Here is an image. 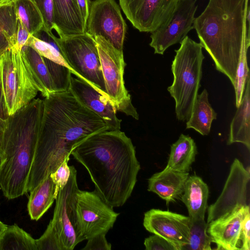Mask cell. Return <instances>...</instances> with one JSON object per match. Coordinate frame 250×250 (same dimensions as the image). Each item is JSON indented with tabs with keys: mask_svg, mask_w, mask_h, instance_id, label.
<instances>
[{
	"mask_svg": "<svg viewBox=\"0 0 250 250\" xmlns=\"http://www.w3.org/2000/svg\"><path fill=\"white\" fill-rule=\"evenodd\" d=\"M190 223L189 216L154 208L145 213L143 220L146 230L166 239L176 250L188 244Z\"/></svg>",
	"mask_w": 250,
	"mask_h": 250,
	"instance_id": "obj_15",
	"label": "cell"
},
{
	"mask_svg": "<svg viewBox=\"0 0 250 250\" xmlns=\"http://www.w3.org/2000/svg\"><path fill=\"white\" fill-rule=\"evenodd\" d=\"M43 58L52 82L54 91H68L72 74L71 70L64 65Z\"/></svg>",
	"mask_w": 250,
	"mask_h": 250,
	"instance_id": "obj_30",
	"label": "cell"
},
{
	"mask_svg": "<svg viewBox=\"0 0 250 250\" xmlns=\"http://www.w3.org/2000/svg\"><path fill=\"white\" fill-rule=\"evenodd\" d=\"M250 207L246 212L241 229L240 250H250Z\"/></svg>",
	"mask_w": 250,
	"mask_h": 250,
	"instance_id": "obj_36",
	"label": "cell"
},
{
	"mask_svg": "<svg viewBox=\"0 0 250 250\" xmlns=\"http://www.w3.org/2000/svg\"><path fill=\"white\" fill-rule=\"evenodd\" d=\"M43 100L34 99L6 120L0 170V188L13 199L27 193V179L35 155L43 112Z\"/></svg>",
	"mask_w": 250,
	"mask_h": 250,
	"instance_id": "obj_4",
	"label": "cell"
},
{
	"mask_svg": "<svg viewBox=\"0 0 250 250\" xmlns=\"http://www.w3.org/2000/svg\"><path fill=\"white\" fill-rule=\"evenodd\" d=\"M179 0H119L133 26L141 32L152 33L169 19Z\"/></svg>",
	"mask_w": 250,
	"mask_h": 250,
	"instance_id": "obj_14",
	"label": "cell"
},
{
	"mask_svg": "<svg viewBox=\"0 0 250 250\" xmlns=\"http://www.w3.org/2000/svg\"><path fill=\"white\" fill-rule=\"evenodd\" d=\"M208 195V186L202 179L196 175L189 176L180 200L186 205L191 219H204Z\"/></svg>",
	"mask_w": 250,
	"mask_h": 250,
	"instance_id": "obj_20",
	"label": "cell"
},
{
	"mask_svg": "<svg viewBox=\"0 0 250 250\" xmlns=\"http://www.w3.org/2000/svg\"><path fill=\"white\" fill-rule=\"evenodd\" d=\"M54 39L73 74L108 98L95 38L85 32Z\"/></svg>",
	"mask_w": 250,
	"mask_h": 250,
	"instance_id": "obj_6",
	"label": "cell"
},
{
	"mask_svg": "<svg viewBox=\"0 0 250 250\" xmlns=\"http://www.w3.org/2000/svg\"><path fill=\"white\" fill-rule=\"evenodd\" d=\"M6 126V120H3L0 117V152L2 153V144L4 133Z\"/></svg>",
	"mask_w": 250,
	"mask_h": 250,
	"instance_id": "obj_41",
	"label": "cell"
},
{
	"mask_svg": "<svg viewBox=\"0 0 250 250\" xmlns=\"http://www.w3.org/2000/svg\"><path fill=\"white\" fill-rule=\"evenodd\" d=\"M43 112L26 189L30 192L66 159L74 146L88 137L109 130L104 121L81 104L68 90L49 93Z\"/></svg>",
	"mask_w": 250,
	"mask_h": 250,
	"instance_id": "obj_1",
	"label": "cell"
},
{
	"mask_svg": "<svg viewBox=\"0 0 250 250\" xmlns=\"http://www.w3.org/2000/svg\"><path fill=\"white\" fill-rule=\"evenodd\" d=\"M240 143L250 150V75L240 105L230 125L227 144Z\"/></svg>",
	"mask_w": 250,
	"mask_h": 250,
	"instance_id": "obj_21",
	"label": "cell"
},
{
	"mask_svg": "<svg viewBox=\"0 0 250 250\" xmlns=\"http://www.w3.org/2000/svg\"><path fill=\"white\" fill-rule=\"evenodd\" d=\"M208 96L206 89L197 95L190 116L186 123V128H192L202 135L209 134L212 122L217 118V113L208 102Z\"/></svg>",
	"mask_w": 250,
	"mask_h": 250,
	"instance_id": "obj_24",
	"label": "cell"
},
{
	"mask_svg": "<svg viewBox=\"0 0 250 250\" xmlns=\"http://www.w3.org/2000/svg\"><path fill=\"white\" fill-rule=\"evenodd\" d=\"M77 1L81 14L86 25L91 2L90 0H77Z\"/></svg>",
	"mask_w": 250,
	"mask_h": 250,
	"instance_id": "obj_40",
	"label": "cell"
},
{
	"mask_svg": "<svg viewBox=\"0 0 250 250\" xmlns=\"http://www.w3.org/2000/svg\"><path fill=\"white\" fill-rule=\"evenodd\" d=\"M249 168L237 159L232 163L223 190L216 201L208 207L207 223L248 204Z\"/></svg>",
	"mask_w": 250,
	"mask_h": 250,
	"instance_id": "obj_12",
	"label": "cell"
},
{
	"mask_svg": "<svg viewBox=\"0 0 250 250\" xmlns=\"http://www.w3.org/2000/svg\"><path fill=\"white\" fill-rule=\"evenodd\" d=\"M25 45L32 47L42 57L65 66L71 69L73 74V71L66 62L58 46L53 45L32 35L29 38Z\"/></svg>",
	"mask_w": 250,
	"mask_h": 250,
	"instance_id": "obj_31",
	"label": "cell"
},
{
	"mask_svg": "<svg viewBox=\"0 0 250 250\" xmlns=\"http://www.w3.org/2000/svg\"><path fill=\"white\" fill-rule=\"evenodd\" d=\"M7 227V226L5 225L0 220V235L4 231Z\"/></svg>",
	"mask_w": 250,
	"mask_h": 250,
	"instance_id": "obj_42",
	"label": "cell"
},
{
	"mask_svg": "<svg viewBox=\"0 0 250 250\" xmlns=\"http://www.w3.org/2000/svg\"><path fill=\"white\" fill-rule=\"evenodd\" d=\"M106 234L96 235L88 240L83 250H111V245L107 242Z\"/></svg>",
	"mask_w": 250,
	"mask_h": 250,
	"instance_id": "obj_37",
	"label": "cell"
},
{
	"mask_svg": "<svg viewBox=\"0 0 250 250\" xmlns=\"http://www.w3.org/2000/svg\"><path fill=\"white\" fill-rule=\"evenodd\" d=\"M189 176V172L166 167L148 179L147 190L157 194L167 203L176 201L183 193Z\"/></svg>",
	"mask_w": 250,
	"mask_h": 250,
	"instance_id": "obj_19",
	"label": "cell"
},
{
	"mask_svg": "<svg viewBox=\"0 0 250 250\" xmlns=\"http://www.w3.org/2000/svg\"><path fill=\"white\" fill-rule=\"evenodd\" d=\"M5 161V158L4 154L0 152V170L2 167L4 162Z\"/></svg>",
	"mask_w": 250,
	"mask_h": 250,
	"instance_id": "obj_43",
	"label": "cell"
},
{
	"mask_svg": "<svg viewBox=\"0 0 250 250\" xmlns=\"http://www.w3.org/2000/svg\"><path fill=\"white\" fill-rule=\"evenodd\" d=\"M70 176L66 185L58 192L51 219L57 230L65 250H73L83 241L77 229L74 204L75 195L79 189L77 170L70 166Z\"/></svg>",
	"mask_w": 250,
	"mask_h": 250,
	"instance_id": "obj_11",
	"label": "cell"
},
{
	"mask_svg": "<svg viewBox=\"0 0 250 250\" xmlns=\"http://www.w3.org/2000/svg\"><path fill=\"white\" fill-rule=\"evenodd\" d=\"M18 21L14 0L0 4V57L16 44Z\"/></svg>",
	"mask_w": 250,
	"mask_h": 250,
	"instance_id": "obj_25",
	"label": "cell"
},
{
	"mask_svg": "<svg viewBox=\"0 0 250 250\" xmlns=\"http://www.w3.org/2000/svg\"><path fill=\"white\" fill-rule=\"evenodd\" d=\"M175 50L171 64L173 82L167 90L175 103V110L179 121H188L191 114L201 86L202 64L204 59L203 47L187 36Z\"/></svg>",
	"mask_w": 250,
	"mask_h": 250,
	"instance_id": "obj_5",
	"label": "cell"
},
{
	"mask_svg": "<svg viewBox=\"0 0 250 250\" xmlns=\"http://www.w3.org/2000/svg\"><path fill=\"white\" fill-rule=\"evenodd\" d=\"M197 0H179L167 22L151 33L149 45L154 53L163 55L170 46L180 42L193 29Z\"/></svg>",
	"mask_w": 250,
	"mask_h": 250,
	"instance_id": "obj_13",
	"label": "cell"
},
{
	"mask_svg": "<svg viewBox=\"0 0 250 250\" xmlns=\"http://www.w3.org/2000/svg\"><path fill=\"white\" fill-rule=\"evenodd\" d=\"M153 234L145 239L144 244L146 250H176L174 246L166 239Z\"/></svg>",
	"mask_w": 250,
	"mask_h": 250,
	"instance_id": "obj_35",
	"label": "cell"
},
{
	"mask_svg": "<svg viewBox=\"0 0 250 250\" xmlns=\"http://www.w3.org/2000/svg\"><path fill=\"white\" fill-rule=\"evenodd\" d=\"M197 152L196 144L188 135L181 134L171 146L166 167L181 172H188L195 161Z\"/></svg>",
	"mask_w": 250,
	"mask_h": 250,
	"instance_id": "obj_23",
	"label": "cell"
},
{
	"mask_svg": "<svg viewBox=\"0 0 250 250\" xmlns=\"http://www.w3.org/2000/svg\"><path fill=\"white\" fill-rule=\"evenodd\" d=\"M31 34L26 28L18 21V31L17 35V42L14 46L18 49L21 50L23 46L25 45L29 38Z\"/></svg>",
	"mask_w": 250,
	"mask_h": 250,
	"instance_id": "obj_38",
	"label": "cell"
},
{
	"mask_svg": "<svg viewBox=\"0 0 250 250\" xmlns=\"http://www.w3.org/2000/svg\"><path fill=\"white\" fill-rule=\"evenodd\" d=\"M37 88L42 96L45 97L54 92L51 79L43 58L29 46L24 45L21 50Z\"/></svg>",
	"mask_w": 250,
	"mask_h": 250,
	"instance_id": "obj_26",
	"label": "cell"
},
{
	"mask_svg": "<svg viewBox=\"0 0 250 250\" xmlns=\"http://www.w3.org/2000/svg\"><path fill=\"white\" fill-rule=\"evenodd\" d=\"M246 0H209L195 18L193 28L216 69L233 84L242 49L250 42L246 20Z\"/></svg>",
	"mask_w": 250,
	"mask_h": 250,
	"instance_id": "obj_3",
	"label": "cell"
},
{
	"mask_svg": "<svg viewBox=\"0 0 250 250\" xmlns=\"http://www.w3.org/2000/svg\"><path fill=\"white\" fill-rule=\"evenodd\" d=\"M69 91L81 104L102 119L109 130L120 129L121 120L117 117L116 108L107 97L90 84L71 76Z\"/></svg>",
	"mask_w": 250,
	"mask_h": 250,
	"instance_id": "obj_16",
	"label": "cell"
},
{
	"mask_svg": "<svg viewBox=\"0 0 250 250\" xmlns=\"http://www.w3.org/2000/svg\"><path fill=\"white\" fill-rule=\"evenodd\" d=\"M86 169L95 191L113 208L130 197L141 166L131 139L119 130L94 134L75 145L71 152Z\"/></svg>",
	"mask_w": 250,
	"mask_h": 250,
	"instance_id": "obj_2",
	"label": "cell"
},
{
	"mask_svg": "<svg viewBox=\"0 0 250 250\" xmlns=\"http://www.w3.org/2000/svg\"><path fill=\"white\" fill-rule=\"evenodd\" d=\"M208 224L204 219H191L188 244L182 250H210L212 240L207 232Z\"/></svg>",
	"mask_w": 250,
	"mask_h": 250,
	"instance_id": "obj_29",
	"label": "cell"
},
{
	"mask_svg": "<svg viewBox=\"0 0 250 250\" xmlns=\"http://www.w3.org/2000/svg\"><path fill=\"white\" fill-rule=\"evenodd\" d=\"M0 70L10 116L35 99L39 90L21 50L15 46L0 56Z\"/></svg>",
	"mask_w": 250,
	"mask_h": 250,
	"instance_id": "obj_7",
	"label": "cell"
},
{
	"mask_svg": "<svg viewBox=\"0 0 250 250\" xmlns=\"http://www.w3.org/2000/svg\"><path fill=\"white\" fill-rule=\"evenodd\" d=\"M95 39L109 100L117 111L138 120L139 114L125 85L124 75L126 64L123 51L117 49L102 36H97Z\"/></svg>",
	"mask_w": 250,
	"mask_h": 250,
	"instance_id": "obj_8",
	"label": "cell"
},
{
	"mask_svg": "<svg viewBox=\"0 0 250 250\" xmlns=\"http://www.w3.org/2000/svg\"><path fill=\"white\" fill-rule=\"evenodd\" d=\"M13 0H0V4L8 2Z\"/></svg>",
	"mask_w": 250,
	"mask_h": 250,
	"instance_id": "obj_44",
	"label": "cell"
},
{
	"mask_svg": "<svg viewBox=\"0 0 250 250\" xmlns=\"http://www.w3.org/2000/svg\"><path fill=\"white\" fill-rule=\"evenodd\" d=\"M70 159H65L59 167L50 176L56 186V191L58 194L60 189H62L67 184L70 176V166L68 162Z\"/></svg>",
	"mask_w": 250,
	"mask_h": 250,
	"instance_id": "obj_34",
	"label": "cell"
},
{
	"mask_svg": "<svg viewBox=\"0 0 250 250\" xmlns=\"http://www.w3.org/2000/svg\"><path fill=\"white\" fill-rule=\"evenodd\" d=\"M41 12L44 21V29L51 36H54L52 30L54 29L53 21V7L52 0H31Z\"/></svg>",
	"mask_w": 250,
	"mask_h": 250,
	"instance_id": "obj_33",
	"label": "cell"
},
{
	"mask_svg": "<svg viewBox=\"0 0 250 250\" xmlns=\"http://www.w3.org/2000/svg\"><path fill=\"white\" fill-rule=\"evenodd\" d=\"M0 250H38L36 240L17 224L7 226L0 235Z\"/></svg>",
	"mask_w": 250,
	"mask_h": 250,
	"instance_id": "obj_27",
	"label": "cell"
},
{
	"mask_svg": "<svg viewBox=\"0 0 250 250\" xmlns=\"http://www.w3.org/2000/svg\"><path fill=\"white\" fill-rule=\"evenodd\" d=\"M9 116L4 98L0 70V117L6 120Z\"/></svg>",
	"mask_w": 250,
	"mask_h": 250,
	"instance_id": "obj_39",
	"label": "cell"
},
{
	"mask_svg": "<svg viewBox=\"0 0 250 250\" xmlns=\"http://www.w3.org/2000/svg\"><path fill=\"white\" fill-rule=\"evenodd\" d=\"M57 196L56 186L49 175L30 191L27 209L31 219L39 220L51 207Z\"/></svg>",
	"mask_w": 250,
	"mask_h": 250,
	"instance_id": "obj_22",
	"label": "cell"
},
{
	"mask_svg": "<svg viewBox=\"0 0 250 250\" xmlns=\"http://www.w3.org/2000/svg\"><path fill=\"white\" fill-rule=\"evenodd\" d=\"M36 240L38 250H65L59 234L51 220L43 234Z\"/></svg>",
	"mask_w": 250,
	"mask_h": 250,
	"instance_id": "obj_32",
	"label": "cell"
},
{
	"mask_svg": "<svg viewBox=\"0 0 250 250\" xmlns=\"http://www.w3.org/2000/svg\"><path fill=\"white\" fill-rule=\"evenodd\" d=\"M54 30L60 38L83 34L86 25L77 0H52Z\"/></svg>",
	"mask_w": 250,
	"mask_h": 250,
	"instance_id": "obj_18",
	"label": "cell"
},
{
	"mask_svg": "<svg viewBox=\"0 0 250 250\" xmlns=\"http://www.w3.org/2000/svg\"><path fill=\"white\" fill-rule=\"evenodd\" d=\"M74 208L78 233L83 241L106 234L119 215L95 190L79 189L75 195Z\"/></svg>",
	"mask_w": 250,
	"mask_h": 250,
	"instance_id": "obj_9",
	"label": "cell"
},
{
	"mask_svg": "<svg viewBox=\"0 0 250 250\" xmlns=\"http://www.w3.org/2000/svg\"><path fill=\"white\" fill-rule=\"evenodd\" d=\"M19 21L32 35L44 29V21L38 8L31 0H14Z\"/></svg>",
	"mask_w": 250,
	"mask_h": 250,
	"instance_id": "obj_28",
	"label": "cell"
},
{
	"mask_svg": "<svg viewBox=\"0 0 250 250\" xmlns=\"http://www.w3.org/2000/svg\"><path fill=\"white\" fill-rule=\"evenodd\" d=\"M126 24L120 8L114 0H94L91 2L86 32L94 38L104 37L115 48L123 51Z\"/></svg>",
	"mask_w": 250,
	"mask_h": 250,
	"instance_id": "obj_10",
	"label": "cell"
},
{
	"mask_svg": "<svg viewBox=\"0 0 250 250\" xmlns=\"http://www.w3.org/2000/svg\"><path fill=\"white\" fill-rule=\"evenodd\" d=\"M249 207L238 208L208 224V233L217 250H240L242 224Z\"/></svg>",
	"mask_w": 250,
	"mask_h": 250,
	"instance_id": "obj_17",
	"label": "cell"
}]
</instances>
